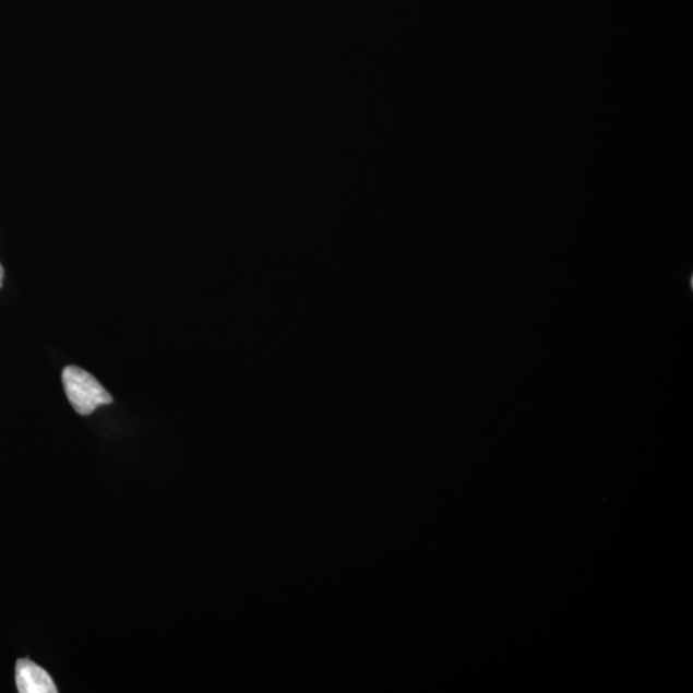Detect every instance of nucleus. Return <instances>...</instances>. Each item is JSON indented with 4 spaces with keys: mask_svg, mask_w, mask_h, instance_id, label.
<instances>
[{
    "mask_svg": "<svg viewBox=\"0 0 693 693\" xmlns=\"http://www.w3.org/2000/svg\"><path fill=\"white\" fill-rule=\"evenodd\" d=\"M62 382L65 396L79 415L87 416L101 405L112 404V396L96 378L77 367L64 368Z\"/></svg>",
    "mask_w": 693,
    "mask_h": 693,
    "instance_id": "1",
    "label": "nucleus"
},
{
    "mask_svg": "<svg viewBox=\"0 0 693 693\" xmlns=\"http://www.w3.org/2000/svg\"><path fill=\"white\" fill-rule=\"evenodd\" d=\"M16 684L20 693H57L56 684L39 666L28 659H20L16 664Z\"/></svg>",
    "mask_w": 693,
    "mask_h": 693,
    "instance_id": "2",
    "label": "nucleus"
},
{
    "mask_svg": "<svg viewBox=\"0 0 693 693\" xmlns=\"http://www.w3.org/2000/svg\"><path fill=\"white\" fill-rule=\"evenodd\" d=\"M3 279H4V270H3V266L0 265V288H2L3 286Z\"/></svg>",
    "mask_w": 693,
    "mask_h": 693,
    "instance_id": "3",
    "label": "nucleus"
}]
</instances>
